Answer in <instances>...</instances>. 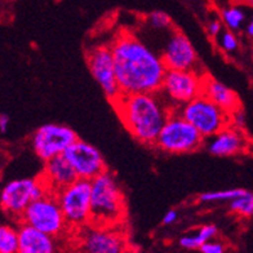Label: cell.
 I'll use <instances>...</instances> for the list:
<instances>
[{
  "label": "cell",
  "mask_w": 253,
  "mask_h": 253,
  "mask_svg": "<svg viewBox=\"0 0 253 253\" xmlns=\"http://www.w3.org/2000/svg\"><path fill=\"white\" fill-rule=\"evenodd\" d=\"M110 47L122 94L159 93L167 73L162 57L129 33L118 35Z\"/></svg>",
  "instance_id": "6da1fadb"
},
{
  "label": "cell",
  "mask_w": 253,
  "mask_h": 253,
  "mask_svg": "<svg viewBox=\"0 0 253 253\" xmlns=\"http://www.w3.org/2000/svg\"><path fill=\"white\" fill-rule=\"evenodd\" d=\"M110 103L130 136L146 146H154L173 109L162 101L159 93L120 94Z\"/></svg>",
  "instance_id": "7a4b0ae2"
},
{
  "label": "cell",
  "mask_w": 253,
  "mask_h": 253,
  "mask_svg": "<svg viewBox=\"0 0 253 253\" xmlns=\"http://www.w3.org/2000/svg\"><path fill=\"white\" fill-rule=\"evenodd\" d=\"M124 194L117 178L105 170L90 180V221L92 226L115 227L126 218Z\"/></svg>",
  "instance_id": "3957f363"
},
{
  "label": "cell",
  "mask_w": 253,
  "mask_h": 253,
  "mask_svg": "<svg viewBox=\"0 0 253 253\" xmlns=\"http://www.w3.org/2000/svg\"><path fill=\"white\" fill-rule=\"evenodd\" d=\"M204 140L199 130L173 107L154 146L167 154L193 153L203 146Z\"/></svg>",
  "instance_id": "277c9868"
},
{
  "label": "cell",
  "mask_w": 253,
  "mask_h": 253,
  "mask_svg": "<svg viewBox=\"0 0 253 253\" xmlns=\"http://www.w3.org/2000/svg\"><path fill=\"white\" fill-rule=\"evenodd\" d=\"M178 113L199 130L204 138L218 133L230 126V114L217 106L206 94H199L178 109Z\"/></svg>",
  "instance_id": "5b68a950"
},
{
  "label": "cell",
  "mask_w": 253,
  "mask_h": 253,
  "mask_svg": "<svg viewBox=\"0 0 253 253\" xmlns=\"http://www.w3.org/2000/svg\"><path fill=\"white\" fill-rule=\"evenodd\" d=\"M50 193L42 177L21 178L8 182L0 194V206L7 213L22 216L34 200L40 199Z\"/></svg>",
  "instance_id": "8992f818"
},
{
  "label": "cell",
  "mask_w": 253,
  "mask_h": 253,
  "mask_svg": "<svg viewBox=\"0 0 253 253\" xmlns=\"http://www.w3.org/2000/svg\"><path fill=\"white\" fill-rule=\"evenodd\" d=\"M24 223L48 234L50 237L58 235L67 225L57 195L48 193L40 199L34 200L22 213Z\"/></svg>",
  "instance_id": "52a82bcc"
},
{
  "label": "cell",
  "mask_w": 253,
  "mask_h": 253,
  "mask_svg": "<svg viewBox=\"0 0 253 253\" xmlns=\"http://www.w3.org/2000/svg\"><path fill=\"white\" fill-rule=\"evenodd\" d=\"M67 225L84 226L90 221V181L78 178L56 194Z\"/></svg>",
  "instance_id": "ba28073f"
},
{
  "label": "cell",
  "mask_w": 253,
  "mask_h": 253,
  "mask_svg": "<svg viewBox=\"0 0 253 253\" xmlns=\"http://www.w3.org/2000/svg\"><path fill=\"white\" fill-rule=\"evenodd\" d=\"M77 140V133L70 126L52 123L38 128L31 142L38 157L44 162H48L58 155H63Z\"/></svg>",
  "instance_id": "9c48e42d"
},
{
  "label": "cell",
  "mask_w": 253,
  "mask_h": 253,
  "mask_svg": "<svg viewBox=\"0 0 253 253\" xmlns=\"http://www.w3.org/2000/svg\"><path fill=\"white\" fill-rule=\"evenodd\" d=\"M87 63L93 79L101 87L107 100L113 102L122 94L118 84L111 47L97 45L88 50Z\"/></svg>",
  "instance_id": "30bf717a"
},
{
  "label": "cell",
  "mask_w": 253,
  "mask_h": 253,
  "mask_svg": "<svg viewBox=\"0 0 253 253\" xmlns=\"http://www.w3.org/2000/svg\"><path fill=\"white\" fill-rule=\"evenodd\" d=\"M204 75L195 70H167L162 90L174 105H185L203 93Z\"/></svg>",
  "instance_id": "8fae6325"
},
{
  "label": "cell",
  "mask_w": 253,
  "mask_h": 253,
  "mask_svg": "<svg viewBox=\"0 0 253 253\" xmlns=\"http://www.w3.org/2000/svg\"><path fill=\"white\" fill-rule=\"evenodd\" d=\"M63 155L73 166L79 178L90 181L106 170V164L101 151L87 141L78 138Z\"/></svg>",
  "instance_id": "7c38bea8"
},
{
  "label": "cell",
  "mask_w": 253,
  "mask_h": 253,
  "mask_svg": "<svg viewBox=\"0 0 253 253\" xmlns=\"http://www.w3.org/2000/svg\"><path fill=\"white\" fill-rule=\"evenodd\" d=\"M160 57L167 70H194L198 62L193 44L185 34L177 30L172 33Z\"/></svg>",
  "instance_id": "4fadbf2b"
},
{
  "label": "cell",
  "mask_w": 253,
  "mask_h": 253,
  "mask_svg": "<svg viewBox=\"0 0 253 253\" xmlns=\"http://www.w3.org/2000/svg\"><path fill=\"white\" fill-rule=\"evenodd\" d=\"M83 247L87 253H123L126 244L113 227L93 226L84 235Z\"/></svg>",
  "instance_id": "5bb4252c"
},
{
  "label": "cell",
  "mask_w": 253,
  "mask_h": 253,
  "mask_svg": "<svg viewBox=\"0 0 253 253\" xmlns=\"http://www.w3.org/2000/svg\"><path fill=\"white\" fill-rule=\"evenodd\" d=\"M40 177L45 182L48 190L53 194H58L61 190H63L79 178L77 172L74 170L73 166L65 158V155H58V157L45 162L43 174Z\"/></svg>",
  "instance_id": "9a60e30c"
},
{
  "label": "cell",
  "mask_w": 253,
  "mask_h": 253,
  "mask_svg": "<svg viewBox=\"0 0 253 253\" xmlns=\"http://www.w3.org/2000/svg\"><path fill=\"white\" fill-rule=\"evenodd\" d=\"M244 149L246 138L237 128L231 126L211 136L207 142V150L214 157H234L243 153Z\"/></svg>",
  "instance_id": "2e32d148"
},
{
  "label": "cell",
  "mask_w": 253,
  "mask_h": 253,
  "mask_svg": "<svg viewBox=\"0 0 253 253\" xmlns=\"http://www.w3.org/2000/svg\"><path fill=\"white\" fill-rule=\"evenodd\" d=\"M17 253H54L53 238L24 223L18 230Z\"/></svg>",
  "instance_id": "e0dca14e"
},
{
  "label": "cell",
  "mask_w": 253,
  "mask_h": 253,
  "mask_svg": "<svg viewBox=\"0 0 253 253\" xmlns=\"http://www.w3.org/2000/svg\"><path fill=\"white\" fill-rule=\"evenodd\" d=\"M203 94H206L217 106H220L229 114L240 109V101L237 93L221 82L211 78L210 75H204Z\"/></svg>",
  "instance_id": "ac0fdd59"
},
{
  "label": "cell",
  "mask_w": 253,
  "mask_h": 253,
  "mask_svg": "<svg viewBox=\"0 0 253 253\" xmlns=\"http://www.w3.org/2000/svg\"><path fill=\"white\" fill-rule=\"evenodd\" d=\"M217 234V227L214 225H206L200 227L195 235H187L180 239V246L186 250H199L204 243L210 242Z\"/></svg>",
  "instance_id": "d6986e66"
},
{
  "label": "cell",
  "mask_w": 253,
  "mask_h": 253,
  "mask_svg": "<svg viewBox=\"0 0 253 253\" xmlns=\"http://www.w3.org/2000/svg\"><path fill=\"white\" fill-rule=\"evenodd\" d=\"M18 252V231L8 225H0V253Z\"/></svg>",
  "instance_id": "ffe728a7"
},
{
  "label": "cell",
  "mask_w": 253,
  "mask_h": 253,
  "mask_svg": "<svg viewBox=\"0 0 253 253\" xmlns=\"http://www.w3.org/2000/svg\"><path fill=\"white\" fill-rule=\"evenodd\" d=\"M230 210L240 216H253V193L244 191L242 195L230 202Z\"/></svg>",
  "instance_id": "44dd1931"
},
{
  "label": "cell",
  "mask_w": 253,
  "mask_h": 253,
  "mask_svg": "<svg viewBox=\"0 0 253 253\" xmlns=\"http://www.w3.org/2000/svg\"><path fill=\"white\" fill-rule=\"evenodd\" d=\"M243 189H227L221 191H210L204 193L199 197L200 202L204 203H212V202H231L233 199L238 198L244 193Z\"/></svg>",
  "instance_id": "7402d4cb"
},
{
  "label": "cell",
  "mask_w": 253,
  "mask_h": 253,
  "mask_svg": "<svg viewBox=\"0 0 253 253\" xmlns=\"http://www.w3.org/2000/svg\"><path fill=\"white\" fill-rule=\"evenodd\" d=\"M244 12L238 7L226 8L222 10V21L223 24L229 27L230 30H238L240 29L242 24L244 22Z\"/></svg>",
  "instance_id": "603a6c76"
},
{
  "label": "cell",
  "mask_w": 253,
  "mask_h": 253,
  "mask_svg": "<svg viewBox=\"0 0 253 253\" xmlns=\"http://www.w3.org/2000/svg\"><path fill=\"white\" fill-rule=\"evenodd\" d=\"M147 24L154 27V29H157V30H167V29H170V26H172V20L166 12L155 10V12H151L147 16Z\"/></svg>",
  "instance_id": "cb8c5ba5"
},
{
  "label": "cell",
  "mask_w": 253,
  "mask_h": 253,
  "mask_svg": "<svg viewBox=\"0 0 253 253\" xmlns=\"http://www.w3.org/2000/svg\"><path fill=\"white\" fill-rule=\"evenodd\" d=\"M218 45L222 48L225 52H234L238 49V39L231 31H225V33L220 34L218 37Z\"/></svg>",
  "instance_id": "d4e9b609"
},
{
  "label": "cell",
  "mask_w": 253,
  "mask_h": 253,
  "mask_svg": "<svg viewBox=\"0 0 253 253\" xmlns=\"http://www.w3.org/2000/svg\"><path fill=\"white\" fill-rule=\"evenodd\" d=\"M202 253H223V246L220 243H216V242H207L203 246L199 248Z\"/></svg>",
  "instance_id": "484cf974"
},
{
  "label": "cell",
  "mask_w": 253,
  "mask_h": 253,
  "mask_svg": "<svg viewBox=\"0 0 253 253\" xmlns=\"http://www.w3.org/2000/svg\"><path fill=\"white\" fill-rule=\"evenodd\" d=\"M221 30H222V24H221V21H211V24L208 25V34H210V35H212V37H218L221 34Z\"/></svg>",
  "instance_id": "4316f807"
},
{
  "label": "cell",
  "mask_w": 253,
  "mask_h": 253,
  "mask_svg": "<svg viewBox=\"0 0 253 253\" xmlns=\"http://www.w3.org/2000/svg\"><path fill=\"white\" fill-rule=\"evenodd\" d=\"M177 217H178V213H177L176 211L169 210L166 214H164L163 223L164 225H172V223L177 221Z\"/></svg>",
  "instance_id": "83f0119b"
},
{
  "label": "cell",
  "mask_w": 253,
  "mask_h": 253,
  "mask_svg": "<svg viewBox=\"0 0 253 253\" xmlns=\"http://www.w3.org/2000/svg\"><path fill=\"white\" fill-rule=\"evenodd\" d=\"M9 126V117L7 114H0V132L5 133Z\"/></svg>",
  "instance_id": "f1b7e54d"
},
{
  "label": "cell",
  "mask_w": 253,
  "mask_h": 253,
  "mask_svg": "<svg viewBox=\"0 0 253 253\" xmlns=\"http://www.w3.org/2000/svg\"><path fill=\"white\" fill-rule=\"evenodd\" d=\"M247 33L250 37H253V20L251 21L250 24H248V27H247Z\"/></svg>",
  "instance_id": "f546056e"
},
{
  "label": "cell",
  "mask_w": 253,
  "mask_h": 253,
  "mask_svg": "<svg viewBox=\"0 0 253 253\" xmlns=\"http://www.w3.org/2000/svg\"><path fill=\"white\" fill-rule=\"evenodd\" d=\"M244 4H247V5H251V7H253V0H242Z\"/></svg>",
  "instance_id": "4dcf8cb0"
}]
</instances>
